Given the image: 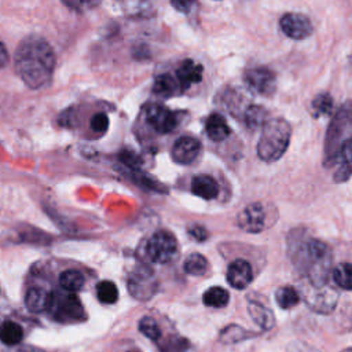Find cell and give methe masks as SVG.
<instances>
[{"label":"cell","mask_w":352,"mask_h":352,"mask_svg":"<svg viewBox=\"0 0 352 352\" xmlns=\"http://www.w3.org/2000/svg\"><path fill=\"white\" fill-rule=\"evenodd\" d=\"M147 257L157 264H168L177 257V241L169 231L160 230L154 232L146 243Z\"/></svg>","instance_id":"cell-6"},{"label":"cell","mask_w":352,"mask_h":352,"mask_svg":"<svg viewBox=\"0 0 352 352\" xmlns=\"http://www.w3.org/2000/svg\"><path fill=\"white\" fill-rule=\"evenodd\" d=\"M191 191L202 199H214L219 195V184L209 175H197L191 182Z\"/></svg>","instance_id":"cell-16"},{"label":"cell","mask_w":352,"mask_h":352,"mask_svg":"<svg viewBox=\"0 0 352 352\" xmlns=\"http://www.w3.org/2000/svg\"><path fill=\"white\" fill-rule=\"evenodd\" d=\"M249 336H252V334L246 333L245 329H241L238 326H230V327L224 329L220 338H221L223 342H236V341L243 340L245 337H249Z\"/></svg>","instance_id":"cell-33"},{"label":"cell","mask_w":352,"mask_h":352,"mask_svg":"<svg viewBox=\"0 0 352 352\" xmlns=\"http://www.w3.org/2000/svg\"><path fill=\"white\" fill-rule=\"evenodd\" d=\"M333 279L344 290H351L352 287V268L349 263H342L337 265L333 271Z\"/></svg>","instance_id":"cell-27"},{"label":"cell","mask_w":352,"mask_h":352,"mask_svg":"<svg viewBox=\"0 0 352 352\" xmlns=\"http://www.w3.org/2000/svg\"><path fill=\"white\" fill-rule=\"evenodd\" d=\"M158 283L154 274L147 268H140L132 272L128 278V292L132 297L140 301L150 300L157 292Z\"/></svg>","instance_id":"cell-8"},{"label":"cell","mask_w":352,"mask_h":352,"mask_svg":"<svg viewBox=\"0 0 352 352\" xmlns=\"http://www.w3.org/2000/svg\"><path fill=\"white\" fill-rule=\"evenodd\" d=\"M280 29L287 37L302 40L312 33V22L302 14L287 12L280 18Z\"/></svg>","instance_id":"cell-12"},{"label":"cell","mask_w":352,"mask_h":352,"mask_svg":"<svg viewBox=\"0 0 352 352\" xmlns=\"http://www.w3.org/2000/svg\"><path fill=\"white\" fill-rule=\"evenodd\" d=\"M202 73H204V67L201 63H197L192 59H186L176 69V80L180 88L186 91L191 85L201 82Z\"/></svg>","instance_id":"cell-15"},{"label":"cell","mask_w":352,"mask_h":352,"mask_svg":"<svg viewBox=\"0 0 352 352\" xmlns=\"http://www.w3.org/2000/svg\"><path fill=\"white\" fill-rule=\"evenodd\" d=\"M188 232L198 241H205L208 238V231L201 226H194L188 230Z\"/></svg>","instance_id":"cell-40"},{"label":"cell","mask_w":352,"mask_h":352,"mask_svg":"<svg viewBox=\"0 0 352 352\" xmlns=\"http://www.w3.org/2000/svg\"><path fill=\"white\" fill-rule=\"evenodd\" d=\"M184 271L190 275H202L208 268L206 258L199 253H191L183 265Z\"/></svg>","instance_id":"cell-29"},{"label":"cell","mask_w":352,"mask_h":352,"mask_svg":"<svg viewBox=\"0 0 352 352\" xmlns=\"http://www.w3.org/2000/svg\"><path fill=\"white\" fill-rule=\"evenodd\" d=\"M139 331L153 341H157L161 337V329H160L158 323L151 316H144L140 319Z\"/></svg>","instance_id":"cell-32"},{"label":"cell","mask_w":352,"mask_h":352,"mask_svg":"<svg viewBox=\"0 0 352 352\" xmlns=\"http://www.w3.org/2000/svg\"><path fill=\"white\" fill-rule=\"evenodd\" d=\"M62 3L74 11L84 12L96 7L100 3V0H62Z\"/></svg>","instance_id":"cell-35"},{"label":"cell","mask_w":352,"mask_h":352,"mask_svg":"<svg viewBox=\"0 0 352 352\" xmlns=\"http://www.w3.org/2000/svg\"><path fill=\"white\" fill-rule=\"evenodd\" d=\"M188 346V342L184 338L180 337H169L164 346H161L162 352H186Z\"/></svg>","instance_id":"cell-34"},{"label":"cell","mask_w":352,"mask_h":352,"mask_svg":"<svg viewBox=\"0 0 352 352\" xmlns=\"http://www.w3.org/2000/svg\"><path fill=\"white\" fill-rule=\"evenodd\" d=\"M55 69V54L50 43L40 36L23 38L15 51V70L32 89L45 87Z\"/></svg>","instance_id":"cell-1"},{"label":"cell","mask_w":352,"mask_h":352,"mask_svg":"<svg viewBox=\"0 0 352 352\" xmlns=\"http://www.w3.org/2000/svg\"><path fill=\"white\" fill-rule=\"evenodd\" d=\"M334 164H337V170L334 173V180L337 183H344L351 176V140L346 142L340 154L337 155ZM333 164V165H334Z\"/></svg>","instance_id":"cell-21"},{"label":"cell","mask_w":352,"mask_h":352,"mask_svg":"<svg viewBox=\"0 0 352 352\" xmlns=\"http://www.w3.org/2000/svg\"><path fill=\"white\" fill-rule=\"evenodd\" d=\"M153 91H154L155 95L162 96V98H170V96L179 95L180 92H183V89L180 88L176 77H173L170 74L157 76L155 80H154Z\"/></svg>","instance_id":"cell-20"},{"label":"cell","mask_w":352,"mask_h":352,"mask_svg":"<svg viewBox=\"0 0 352 352\" xmlns=\"http://www.w3.org/2000/svg\"><path fill=\"white\" fill-rule=\"evenodd\" d=\"M205 131H206V135L213 140V142H220V140H224L231 129L226 121V118L219 114V113H212L208 118H206V122H205Z\"/></svg>","instance_id":"cell-17"},{"label":"cell","mask_w":352,"mask_h":352,"mask_svg":"<svg viewBox=\"0 0 352 352\" xmlns=\"http://www.w3.org/2000/svg\"><path fill=\"white\" fill-rule=\"evenodd\" d=\"M201 151V143L192 136H180L172 147V158L175 162L188 165L195 161Z\"/></svg>","instance_id":"cell-13"},{"label":"cell","mask_w":352,"mask_h":352,"mask_svg":"<svg viewBox=\"0 0 352 352\" xmlns=\"http://www.w3.org/2000/svg\"><path fill=\"white\" fill-rule=\"evenodd\" d=\"M23 338V331L22 327L11 320L4 322L0 326V340L6 344V345H16L18 342H21Z\"/></svg>","instance_id":"cell-24"},{"label":"cell","mask_w":352,"mask_h":352,"mask_svg":"<svg viewBox=\"0 0 352 352\" xmlns=\"http://www.w3.org/2000/svg\"><path fill=\"white\" fill-rule=\"evenodd\" d=\"M120 161L128 168V169H139L140 166V158L133 151H121L120 153Z\"/></svg>","instance_id":"cell-37"},{"label":"cell","mask_w":352,"mask_h":352,"mask_svg":"<svg viewBox=\"0 0 352 352\" xmlns=\"http://www.w3.org/2000/svg\"><path fill=\"white\" fill-rule=\"evenodd\" d=\"M89 125H91V129L95 133L102 135V133H104L109 129V118H107V116L104 113H96L91 118Z\"/></svg>","instance_id":"cell-36"},{"label":"cell","mask_w":352,"mask_h":352,"mask_svg":"<svg viewBox=\"0 0 352 352\" xmlns=\"http://www.w3.org/2000/svg\"><path fill=\"white\" fill-rule=\"evenodd\" d=\"M47 311L59 322H78L85 318L80 298L70 292L51 293Z\"/></svg>","instance_id":"cell-5"},{"label":"cell","mask_w":352,"mask_h":352,"mask_svg":"<svg viewBox=\"0 0 352 352\" xmlns=\"http://www.w3.org/2000/svg\"><path fill=\"white\" fill-rule=\"evenodd\" d=\"M301 294L305 304L318 314H330L338 300L337 292L326 285L322 286H312L308 282L304 283L301 287Z\"/></svg>","instance_id":"cell-7"},{"label":"cell","mask_w":352,"mask_h":352,"mask_svg":"<svg viewBox=\"0 0 352 352\" xmlns=\"http://www.w3.org/2000/svg\"><path fill=\"white\" fill-rule=\"evenodd\" d=\"M351 140V107L342 104L333 116L324 140V164L333 165L342 146Z\"/></svg>","instance_id":"cell-4"},{"label":"cell","mask_w":352,"mask_h":352,"mask_svg":"<svg viewBox=\"0 0 352 352\" xmlns=\"http://www.w3.org/2000/svg\"><path fill=\"white\" fill-rule=\"evenodd\" d=\"M129 352H136V351H129Z\"/></svg>","instance_id":"cell-44"},{"label":"cell","mask_w":352,"mask_h":352,"mask_svg":"<svg viewBox=\"0 0 352 352\" xmlns=\"http://www.w3.org/2000/svg\"><path fill=\"white\" fill-rule=\"evenodd\" d=\"M292 128L283 118H270L263 124L261 136L257 143V155L265 162L278 161L287 150Z\"/></svg>","instance_id":"cell-3"},{"label":"cell","mask_w":352,"mask_h":352,"mask_svg":"<svg viewBox=\"0 0 352 352\" xmlns=\"http://www.w3.org/2000/svg\"><path fill=\"white\" fill-rule=\"evenodd\" d=\"M275 298H276L278 305L282 309H290L294 305H297V302L300 301V294H298V292L294 287L283 286V287H279L276 290Z\"/></svg>","instance_id":"cell-25"},{"label":"cell","mask_w":352,"mask_h":352,"mask_svg":"<svg viewBox=\"0 0 352 352\" xmlns=\"http://www.w3.org/2000/svg\"><path fill=\"white\" fill-rule=\"evenodd\" d=\"M228 300H230L228 292L220 286H213L208 289L202 297L204 304L212 308H223L228 304Z\"/></svg>","instance_id":"cell-23"},{"label":"cell","mask_w":352,"mask_h":352,"mask_svg":"<svg viewBox=\"0 0 352 352\" xmlns=\"http://www.w3.org/2000/svg\"><path fill=\"white\" fill-rule=\"evenodd\" d=\"M128 170H129L131 179L136 184H139V186H142L147 190H153V191H161L162 192L165 190L164 186H161L155 179H153L150 175L142 172L140 169H128Z\"/></svg>","instance_id":"cell-28"},{"label":"cell","mask_w":352,"mask_h":352,"mask_svg":"<svg viewBox=\"0 0 352 352\" xmlns=\"http://www.w3.org/2000/svg\"><path fill=\"white\" fill-rule=\"evenodd\" d=\"M286 352H320L318 349H315L314 346L305 344V342H301V341H294L292 342L289 346H287V351Z\"/></svg>","instance_id":"cell-39"},{"label":"cell","mask_w":352,"mask_h":352,"mask_svg":"<svg viewBox=\"0 0 352 352\" xmlns=\"http://www.w3.org/2000/svg\"><path fill=\"white\" fill-rule=\"evenodd\" d=\"M311 109H312V114L315 117L329 116L331 113V109H333V98L327 92L319 94L314 99V102L311 104Z\"/></svg>","instance_id":"cell-31"},{"label":"cell","mask_w":352,"mask_h":352,"mask_svg":"<svg viewBox=\"0 0 352 352\" xmlns=\"http://www.w3.org/2000/svg\"><path fill=\"white\" fill-rule=\"evenodd\" d=\"M246 87L263 96H270L275 91V74L267 67H253L249 69L243 76Z\"/></svg>","instance_id":"cell-10"},{"label":"cell","mask_w":352,"mask_h":352,"mask_svg":"<svg viewBox=\"0 0 352 352\" xmlns=\"http://www.w3.org/2000/svg\"><path fill=\"white\" fill-rule=\"evenodd\" d=\"M170 4L175 10L183 14H191L194 10H197V0H170Z\"/></svg>","instance_id":"cell-38"},{"label":"cell","mask_w":352,"mask_h":352,"mask_svg":"<svg viewBox=\"0 0 352 352\" xmlns=\"http://www.w3.org/2000/svg\"><path fill=\"white\" fill-rule=\"evenodd\" d=\"M146 120L158 133H169L177 126V116L162 104H150L146 109Z\"/></svg>","instance_id":"cell-11"},{"label":"cell","mask_w":352,"mask_h":352,"mask_svg":"<svg viewBox=\"0 0 352 352\" xmlns=\"http://www.w3.org/2000/svg\"><path fill=\"white\" fill-rule=\"evenodd\" d=\"M265 114L267 111L260 107V106H249L243 114V120L245 124L250 128V129H256L260 125L263 126V124L265 122Z\"/></svg>","instance_id":"cell-30"},{"label":"cell","mask_w":352,"mask_h":352,"mask_svg":"<svg viewBox=\"0 0 352 352\" xmlns=\"http://www.w3.org/2000/svg\"><path fill=\"white\" fill-rule=\"evenodd\" d=\"M248 312L252 318V320L263 330H271L275 324V318L272 315V312L261 305L257 301H250L248 305Z\"/></svg>","instance_id":"cell-19"},{"label":"cell","mask_w":352,"mask_h":352,"mask_svg":"<svg viewBox=\"0 0 352 352\" xmlns=\"http://www.w3.org/2000/svg\"><path fill=\"white\" fill-rule=\"evenodd\" d=\"M16 352H44L41 349H37V348H33V346H23L21 349H18Z\"/></svg>","instance_id":"cell-42"},{"label":"cell","mask_w":352,"mask_h":352,"mask_svg":"<svg viewBox=\"0 0 352 352\" xmlns=\"http://www.w3.org/2000/svg\"><path fill=\"white\" fill-rule=\"evenodd\" d=\"M238 227L249 234L261 232L267 226V210L265 206L260 202L248 205L236 219Z\"/></svg>","instance_id":"cell-9"},{"label":"cell","mask_w":352,"mask_h":352,"mask_svg":"<svg viewBox=\"0 0 352 352\" xmlns=\"http://www.w3.org/2000/svg\"><path fill=\"white\" fill-rule=\"evenodd\" d=\"M59 285L65 292L76 293L84 286V276L77 270H66L59 276Z\"/></svg>","instance_id":"cell-22"},{"label":"cell","mask_w":352,"mask_h":352,"mask_svg":"<svg viewBox=\"0 0 352 352\" xmlns=\"http://www.w3.org/2000/svg\"><path fill=\"white\" fill-rule=\"evenodd\" d=\"M8 63V52L6 45L0 41V67H4Z\"/></svg>","instance_id":"cell-41"},{"label":"cell","mask_w":352,"mask_h":352,"mask_svg":"<svg viewBox=\"0 0 352 352\" xmlns=\"http://www.w3.org/2000/svg\"><path fill=\"white\" fill-rule=\"evenodd\" d=\"M50 298L51 293H48L43 287H30L25 296V305L33 314L44 312L48 309Z\"/></svg>","instance_id":"cell-18"},{"label":"cell","mask_w":352,"mask_h":352,"mask_svg":"<svg viewBox=\"0 0 352 352\" xmlns=\"http://www.w3.org/2000/svg\"><path fill=\"white\" fill-rule=\"evenodd\" d=\"M294 264L305 275L307 282L312 286L327 283L331 268V253L329 248L314 238L301 242L293 253Z\"/></svg>","instance_id":"cell-2"},{"label":"cell","mask_w":352,"mask_h":352,"mask_svg":"<svg viewBox=\"0 0 352 352\" xmlns=\"http://www.w3.org/2000/svg\"><path fill=\"white\" fill-rule=\"evenodd\" d=\"M98 300L103 304H114L118 300V289L111 280H102L96 285Z\"/></svg>","instance_id":"cell-26"},{"label":"cell","mask_w":352,"mask_h":352,"mask_svg":"<svg viewBox=\"0 0 352 352\" xmlns=\"http://www.w3.org/2000/svg\"><path fill=\"white\" fill-rule=\"evenodd\" d=\"M253 279V271L250 264L246 260L238 258L234 260L227 270V282L234 287V289H245L249 286V283Z\"/></svg>","instance_id":"cell-14"},{"label":"cell","mask_w":352,"mask_h":352,"mask_svg":"<svg viewBox=\"0 0 352 352\" xmlns=\"http://www.w3.org/2000/svg\"><path fill=\"white\" fill-rule=\"evenodd\" d=\"M342 352H351V348H346V349H344Z\"/></svg>","instance_id":"cell-43"}]
</instances>
